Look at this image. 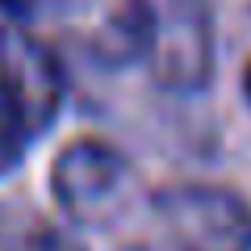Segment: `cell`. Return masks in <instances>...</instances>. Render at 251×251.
I'll list each match as a JSON object with an SVG mask.
<instances>
[{"label":"cell","instance_id":"obj_1","mask_svg":"<svg viewBox=\"0 0 251 251\" xmlns=\"http://www.w3.org/2000/svg\"><path fill=\"white\" fill-rule=\"evenodd\" d=\"M50 197L75 226H109L134 197V168L105 138H75L50 163Z\"/></svg>","mask_w":251,"mask_h":251},{"label":"cell","instance_id":"obj_2","mask_svg":"<svg viewBox=\"0 0 251 251\" xmlns=\"http://www.w3.org/2000/svg\"><path fill=\"white\" fill-rule=\"evenodd\" d=\"M143 63L168 92H201L214 75V17L205 0H151Z\"/></svg>","mask_w":251,"mask_h":251},{"label":"cell","instance_id":"obj_3","mask_svg":"<svg viewBox=\"0 0 251 251\" xmlns=\"http://www.w3.org/2000/svg\"><path fill=\"white\" fill-rule=\"evenodd\" d=\"M172 251H251V205L222 184H172L155 193Z\"/></svg>","mask_w":251,"mask_h":251},{"label":"cell","instance_id":"obj_4","mask_svg":"<svg viewBox=\"0 0 251 251\" xmlns=\"http://www.w3.org/2000/svg\"><path fill=\"white\" fill-rule=\"evenodd\" d=\"M0 97L13 105L34 143L59 122L63 97H67L59 54L17 21H0Z\"/></svg>","mask_w":251,"mask_h":251},{"label":"cell","instance_id":"obj_5","mask_svg":"<svg viewBox=\"0 0 251 251\" xmlns=\"http://www.w3.org/2000/svg\"><path fill=\"white\" fill-rule=\"evenodd\" d=\"M34 147V138H29V130L21 126V117L13 113V105L4 97H0V172H9L21 163V155Z\"/></svg>","mask_w":251,"mask_h":251},{"label":"cell","instance_id":"obj_6","mask_svg":"<svg viewBox=\"0 0 251 251\" xmlns=\"http://www.w3.org/2000/svg\"><path fill=\"white\" fill-rule=\"evenodd\" d=\"M13 251H88V247H84L75 234L59 230V226H42V230L25 234V239H21Z\"/></svg>","mask_w":251,"mask_h":251},{"label":"cell","instance_id":"obj_7","mask_svg":"<svg viewBox=\"0 0 251 251\" xmlns=\"http://www.w3.org/2000/svg\"><path fill=\"white\" fill-rule=\"evenodd\" d=\"M46 0H0V13H4V21H17V25H25L29 13H38Z\"/></svg>","mask_w":251,"mask_h":251},{"label":"cell","instance_id":"obj_8","mask_svg":"<svg viewBox=\"0 0 251 251\" xmlns=\"http://www.w3.org/2000/svg\"><path fill=\"white\" fill-rule=\"evenodd\" d=\"M243 97H247V105H251V63H247V72H243Z\"/></svg>","mask_w":251,"mask_h":251}]
</instances>
